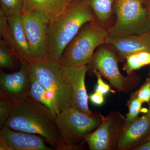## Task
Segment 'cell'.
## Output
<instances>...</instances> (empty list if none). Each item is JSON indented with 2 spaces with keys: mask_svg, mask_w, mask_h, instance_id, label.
Returning a JSON list of instances; mask_svg holds the SVG:
<instances>
[{
  "mask_svg": "<svg viewBox=\"0 0 150 150\" xmlns=\"http://www.w3.org/2000/svg\"><path fill=\"white\" fill-rule=\"evenodd\" d=\"M51 110L29 95L16 103L4 126L11 130L43 137L54 150H59L62 139Z\"/></svg>",
  "mask_w": 150,
  "mask_h": 150,
  "instance_id": "obj_1",
  "label": "cell"
},
{
  "mask_svg": "<svg viewBox=\"0 0 150 150\" xmlns=\"http://www.w3.org/2000/svg\"><path fill=\"white\" fill-rule=\"evenodd\" d=\"M92 9L84 0H72L64 11L50 21L47 32V58L59 62L66 46L84 24L95 21Z\"/></svg>",
  "mask_w": 150,
  "mask_h": 150,
  "instance_id": "obj_2",
  "label": "cell"
},
{
  "mask_svg": "<svg viewBox=\"0 0 150 150\" xmlns=\"http://www.w3.org/2000/svg\"><path fill=\"white\" fill-rule=\"evenodd\" d=\"M108 37V30L96 21L86 23L65 48L59 64L70 67L88 64L96 49L105 43Z\"/></svg>",
  "mask_w": 150,
  "mask_h": 150,
  "instance_id": "obj_3",
  "label": "cell"
},
{
  "mask_svg": "<svg viewBox=\"0 0 150 150\" xmlns=\"http://www.w3.org/2000/svg\"><path fill=\"white\" fill-rule=\"evenodd\" d=\"M100 114L88 115L72 106L56 115L55 122L62 142L59 150H82L86 136L99 126Z\"/></svg>",
  "mask_w": 150,
  "mask_h": 150,
  "instance_id": "obj_4",
  "label": "cell"
},
{
  "mask_svg": "<svg viewBox=\"0 0 150 150\" xmlns=\"http://www.w3.org/2000/svg\"><path fill=\"white\" fill-rule=\"evenodd\" d=\"M144 4V0H115V20L108 29L109 37H124L149 32L150 19Z\"/></svg>",
  "mask_w": 150,
  "mask_h": 150,
  "instance_id": "obj_5",
  "label": "cell"
},
{
  "mask_svg": "<svg viewBox=\"0 0 150 150\" xmlns=\"http://www.w3.org/2000/svg\"><path fill=\"white\" fill-rule=\"evenodd\" d=\"M30 64L38 81L54 95L60 112L71 107L72 90L64 66L47 59Z\"/></svg>",
  "mask_w": 150,
  "mask_h": 150,
  "instance_id": "obj_6",
  "label": "cell"
},
{
  "mask_svg": "<svg viewBox=\"0 0 150 150\" xmlns=\"http://www.w3.org/2000/svg\"><path fill=\"white\" fill-rule=\"evenodd\" d=\"M118 56L107 44L99 46L88 64V71H98L117 91L128 93L137 88L142 80L135 72L125 76L121 74Z\"/></svg>",
  "mask_w": 150,
  "mask_h": 150,
  "instance_id": "obj_7",
  "label": "cell"
},
{
  "mask_svg": "<svg viewBox=\"0 0 150 150\" xmlns=\"http://www.w3.org/2000/svg\"><path fill=\"white\" fill-rule=\"evenodd\" d=\"M125 123L126 118L118 111H112L106 116L100 114L99 126L85 139L89 150H117Z\"/></svg>",
  "mask_w": 150,
  "mask_h": 150,
  "instance_id": "obj_8",
  "label": "cell"
},
{
  "mask_svg": "<svg viewBox=\"0 0 150 150\" xmlns=\"http://www.w3.org/2000/svg\"><path fill=\"white\" fill-rule=\"evenodd\" d=\"M21 19L33 62L45 60L47 58V32L50 20L43 13L36 11L23 13Z\"/></svg>",
  "mask_w": 150,
  "mask_h": 150,
  "instance_id": "obj_9",
  "label": "cell"
},
{
  "mask_svg": "<svg viewBox=\"0 0 150 150\" xmlns=\"http://www.w3.org/2000/svg\"><path fill=\"white\" fill-rule=\"evenodd\" d=\"M18 71L8 74L3 69L0 72V98H6L16 103L28 95L31 87L30 65L21 60Z\"/></svg>",
  "mask_w": 150,
  "mask_h": 150,
  "instance_id": "obj_10",
  "label": "cell"
},
{
  "mask_svg": "<svg viewBox=\"0 0 150 150\" xmlns=\"http://www.w3.org/2000/svg\"><path fill=\"white\" fill-rule=\"evenodd\" d=\"M9 28L4 40L16 55L19 62L26 61L29 64L33 62L30 48L25 33L21 14L8 17Z\"/></svg>",
  "mask_w": 150,
  "mask_h": 150,
  "instance_id": "obj_11",
  "label": "cell"
},
{
  "mask_svg": "<svg viewBox=\"0 0 150 150\" xmlns=\"http://www.w3.org/2000/svg\"><path fill=\"white\" fill-rule=\"evenodd\" d=\"M105 43L115 52L121 62H125L126 57L137 52H150V35L148 33L124 37H108Z\"/></svg>",
  "mask_w": 150,
  "mask_h": 150,
  "instance_id": "obj_12",
  "label": "cell"
},
{
  "mask_svg": "<svg viewBox=\"0 0 150 150\" xmlns=\"http://www.w3.org/2000/svg\"><path fill=\"white\" fill-rule=\"evenodd\" d=\"M150 135V117L146 114L126 121L118 140L117 150H132Z\"/></svg>",
  "mask_w": 150,
  "mask_h": 150,
  "instance_id": "obj_13",
  "label": "cell"
},
{
  "mask_svg": "<svg viewBox=\"0 0 150 150\" xmlns=\"http://www.w3.org/2000/svg\"><path fill=\"white\" fill-rule=\"evenodd\" d=\"M64 69L71 85V106L81 112L92 115L93 112L88 106L89 97L87 93L85 82L88 66L87 65L77 67H64Z\"/></svg>",
  "mask_w": 150,
  "mask_h": 150,
  "instance_id": "obj_14",
  "label": "cell"
},
{
  "mask_svg": "<svg viewBox=\"0 0 150 150\" xmlns=\"http://www.w3.org/2000/svg\"><path fill=\"white\" fill-rule=\"evenodd\" d=\"M0 137L7 143L11 150H53L46 145V139L37 134L14 131L4 126Z\"/></svg>",
  "mask_w": 150,
  "mask_h": 150,
  "instance_id": "obj_15",
  "label": "cell"
},
{
  "mask_svg": "<svg viewBox=\"0 0 150 150\" xmlns=\"http://www.w3.org/2000/svg\"><path fill=\"white\" fill-rule=\"evenodd\" d=\"M69 3V0H24L22 13L39 11L44 14L51 21L61 15Z\"/></svg>",
  "mask_w": 150,
  "mask_h": 150,
  "instance_id": "obj_16",
  "label": "cell"
},
{
  "mask_svg": "<svg viewBox=\"0 0 150 150\" xmlns=\"http://www.w3.org/2000/svg\"><path fill=\"white\" fill-rule=\"evenodd\" d=\"M30 78L31 87L28 95L48 108L56 116L60 111L54 95L38 81L33 71L31 66Z\"/></svg>",
  "mask_w": 150,
  "mask_h": 150,
  "instance_id": "obj_17",
  "label": "cell"
},
{
  "mask_svg": "<svg viewBox=\"0 0 150 150\" xmlns=\"http://www.w3.org/2000/svg\"><path fill=\"white\" fill-rule=\"evenodd\" d=\"M92 9L96 21L108 29L112 26V18L115 15L114 5L115 0H84Z\"/></svg>",
  "mask_w": 150,
  "mask_h": 150,
  "instance_id": "obj_18",
  "label": "cell"
},
{
  "mask_svg": "<svg viewBox=\"0 0 150 150\" xmlns=\"http://www.w3.org/2000/svg\"><path fill=\"white\" fill-rule=\"evenodd\" d=\"M123 70L127 75L131 74L137 70L150 65V52L141 51L126 57Z\"/></svg>",
  "mask_w": 150,
  "mask_h": 150,
  "instance_id": "obj_19",
  "label": "cell"
},
{
  "mask_svg": "<svg viewBox=\"0 0 150 150\" xmlns=\"http://www.w3.org/2000/svg\"><path fill=\"white\" fill-rule=\"evenodd\" d=\"M18 60L10 48L6 41L0 40V67L2 69H9L14 68Z\"/></svg>",
  "mask_w": 150,
  "mask_h": 150,
  "instance_id": "obj_20",
  "label": "cell"
},
{
  "mask_svg": "<svg viewBox=\"0 0 150 150\" xmlns=\"http://www.w3.org/2000/svg\"><path fill=\"white\" fill-rule=\"evenodd\" d=\"M24 0H0V10L7 16L22 13Z\"/></svg>",
  "mask_w": 150,
  "mask_h": 150,
  "instance_id": "obj_21",
  "label": "cell"
},
{
  "mask_svg": "<svg viewBox=\"0 0 150 150\" xmlns=\"http://www.w3.org/2000/svg\"><path fill=\"white\" fill-rule=\"evenodd\" d=\"M142 103L137 97L135 92L130 93V98L127 103L129 112L126 114V121H131L138 117V115L142 111Z\"/></svg>",
  "mask_w": 150,
  "mask_h": 150,
  "instance_id": "obj_22",
  "label": "cell"
},
{
  "mask_svg": "<svg viewBox=\"0 0 150 150\" xmlns=\"http://www.w3.org/2000/svg\"><path fill=\"white\" fill-rule=\"evenodd\" d=\"M16 103L6 98H0V129L4 126L14 108Z\"/></svg>",
  "mask_w": 150,
  "mask_h": 150,
  "instance_id": "obj_23",
  "label": "cell"
},
{
  "mask_svg": "<svg viewBox=\"0 0 150 150\" xmlns=\"http://www.w3.org/2000/svg\"><path fill=\"white\" fill-rule=\"evenodd\" d=\"M136 95L142 103L150 102V80L147 78L144 83L138 90L135 92Z\"/></svg>",
  "mask_w": 150,
  "mask_h": 150,
  "instance_id": "obj_24",
  "label": "cell"
},
{
  "mask_svg": "<svg viewBox=\"0 0 150 150\" xmlns=\"http://www.w3.org/2000/svg\"><path fill=\"white\" fill-rule=\"evenodd\" d=\"M93 74L96 76L97 79V85L95 89V91L99 92L103 94H105L109 92H115L113 90H110V86L103 81L102 79V76L100 73L98 71H95L93 72Z\"/></svg>",
  "mask_w": 150,
  "mask_h": 150,
  "instance_id": "obj_25",
  "label": "cell"
},
{
  "mask_svg": "<svg viewBox=\"0 0 150 150\" xmlns=\"http://www.w3.org/2000/svg\"><path fill=\"white\" fill-rule=\"evenodd\" d=\"M9 28L8 16L2 11L0 10V35L1 39H4L7 33Z\"/></svg>",
  "mask_w": 150,
  "mask_h": 150,
  "instance_id": "obj_26",
  "label": "cell"
},
{
  "mask_svg": "<svg viewBox=\"0 0 150 150\" xmlns=\"http://www.w3.org/2000/svg\"><path fill=\"white\" fill-rule=\"evenodd\" d=\"M89 98L91 101L96 105H101L104 102L103 94L99 92L95 91L94 93L90 96Z\"/></svg>",
  "mask_w": 150,
  "mask_h": 150,
  "instance_id": "obj_27",
  "label": "cell"
},
{
  "mask_svg": "<svg viewBox=\"0 0 150 150\" xmlns=\"http://www.w3.org/2000/svg\"><path fill=\"white\" fill-rule=\"evenodd\" d=\"M132 150H150V135L142 143Z\"/></svg>",
  "mask_w": 150,
  "mask_h": 150,
  "instance_id": "obj_28",
  "label": "cell"
},
{
  "mask_svg": "<svg viewBox=\"0 0 150 150\" xmlns=\"http://www.w3.org/2000/svg\"><path fill=\"white\" fill-rule=\"evenodd\" d=\"M0 150H11L10 148L8 146L2 138L0 137Z\"/></svg>",
  "mask_w": 150,
  "mask_h": 150,
  "instance_id": "obj_29",
  "label": "cell"
},
{
  "mask_svg": "<svg viewBox=\"0 0 150 150\" xmlns=\"http://www.w3.org/2000/svg\"><path fill=\"white\" fill-rule=\"evenodd\" d=\"M148 78L150 80V68L149 70V73L148 74ZM146 115L150 117V103L149 107V109H148Z\"/></svg>",
  "mask_w": 150,
  "mask_h": 150,
  "instance_id": "obj_30",
  "label": "cell"
},
{
  "mask_svg": "<svg viewBox=\"0 0 150 150\" xmlns=\"http://www.w3.org/2000/svg\"><path fill=\"white\" fill-rule=\"evenodd\" d=\"M147 8L148 13H149V17L150 19V2L148 4V5Z\"/></svg>",
  "mask_w": 150,
  "mask_h": 150,
  "instance_id": "obj_31",
  "label": "cell"
},
{
  "mask_svg": "<svg viewBox=\"0 0 150 150\" xmlns=\"http://www.w3.org/2000/svg\"><path fill=\"white\" fill-rule=\"evenodd\" d=\"M147 33H148V34H149V35H150V30L149 31V32Z\"/></svg>",
  "mask_w": 150,
  "mask_h": 150,
  "instance_id": "obj_32",
  "label": "cell"
},
{
  "mask_svg": "<svg viewBox=\"0 0 150 150\" xmlns=\"http://www.w3.org/2000/svg\"><path fill=\"white\" fill-rule=\"evenodd\" d=\"M72 1V0H69V1L70 2L71 1Z\"/></svg>",
  "mask_w": 150,
  "mask_h": 150,
  "instance_id": "obj_33",
  "label": "cell"
},
{
  "mask_svg": "<svg viewBox=\"0 0 150 150\" xmlns=\"http://www.w3.org/2000/svg\"><path fill=\"white\" fill-rule=\"evenodd\" d=\"M148 1H149V3L150 2V0H148Z\"/></svg>",
  "mask_w": 150,
  "mask_h": 150,
  "instance_id": "obj_34",
  "label": "cell"
}]
</instances>
